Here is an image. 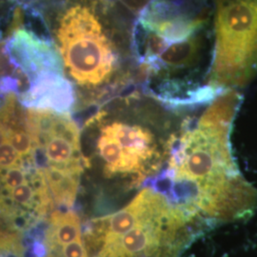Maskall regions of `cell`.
Here are the masks:
<instances>
[{
	"label": "cell",
	"instance_id": "1",
	"mask_svg": "<svg viewBox=\"0 0 257 257\" xmlns=\"http://www.w3.org/2000/svg\"><path fill=\"white\" fill-rule=\"evenodd\" d=\"M237 90H223L196 119L178 128L165 170L151 182L203 226L244 220L257 209V189L239 172L230 132L242 103Z\"/></svg>",
	"mask_w": 257,
	"mask_h": 257
},
{
	"label": "cell",
	"instance_id": "2",
	"mask_svg": "<svg viewBox=\"0 0 257 257\" xmlns=\"http://www.w3.org/2000/svg\"><path fill=\"white\" fill-rule=\"evenodd\" d=\"M208 0H149L135 19L131 49L149 95L172 109L211 102L219 92L199 85L210 45Z\"/></svg>",
	"mask_w": 257,
	"mask_h": 257
},
{
	"label": "cell",
	"instance_id": "3",
	"mask_svg": "<svg viewBox=\"0 0 257 257\" xmlns=\"http://www.w3.org/2000/svg\"><path fill=\"white\" fill-rule=\"evenodd\" d=\"M204 226L149 186L84 230L89 257H180Z\"/></svg>",
	"mask_w": 257,
	"mask_h": 257
},
{
	"label": "cell",
	"instance_id": "4",
	"mask_svg": "<svg viewBox=\"0 0 257 257\" xmlns=\"http://www.w3.org/2000/svg\"><path fill=\"white\" fill-rule=\"evenodd\" d=\"M96 125L94 154L107 179L119 181L123 190L151 183L162 173L179 127L168 120L137 112L107 119L104 112L91 120Z\"/></svg>",
	"mask_w": 257,
	"mask_h": 257
},
{
	"label": "cell",
	"instance_id": "5",
	"mask_svg": "<svg viewBox=\"0 0 257 257\" xmlns=\"http://www.w3.org/2000/svg\"><path fill=\"white\" fill-rule=\"evenodd\" d=\"M256 73L257 0H215L207 84L238 91Z\"/></svg>",
	"mask_w": 257,
	"mask_h": 257
},
{
	"label": "cell",
	"instance_id": "6",
	"mask_svg": "<svg viewBox=\"0 0 257 257\" xmlns=\"http://www.w3.org/2000/svg\"><path fill=\"white\" fill-rule=\"evenodd\" d=\"M27 120L34 160L49 191L55 196L76 193L88 162L75 122L68 113L38 109L28 110Z\"/></svg>",
	"mask_w": 257,
	"mask_h": 257
},
{
	"label": "cell",
	"instance_id": "7",
	"mask_svg": "<svg viewBox=\"0 0 257 257\" xmlns=\"http://www.w3.org/2000/svg\"><path fill=\"white\" fill-rule=\"evenodd\" d=\"M56 37L65 68L78 86L96 89L110 82L117 56L91 10L81 5L68 10L60 19Z\"/></svg>",
	"mask_w": 257,
	"mask_h": 257
},
{
	"label": "cell",
	"instance_id": "8",
	"mask_svg": "<svg viewBox=\"0 0 257 257\" xmlns=\"http://www.w3.org/2000/svg\"><path fill=\"white\" fill-rule=\"evenodd\" d=\"M6 55L10 61L33 82L43 74H62V58L51 42L31 31L18 30L7 41Z\"/></svg>",
	"mask_w": 257,
	"mask_h": 257
},
{
	"label": "cell",
	"instance_id": "9",
	"mask_svg": "<svg viewBox=\"0 0 257 257\" xmlns=\"http://www.w3.org/2000/svg\"><path fill=\"white\" fill-rule=\"evenodd\" d=\"M75 101L73 85L62 74H46L31 82L30 89L22 94L21 102L31 109L65 112Z\"/></svg>",
	"mask_w": 257,
	"mask_h": 257
}]
</instances>
